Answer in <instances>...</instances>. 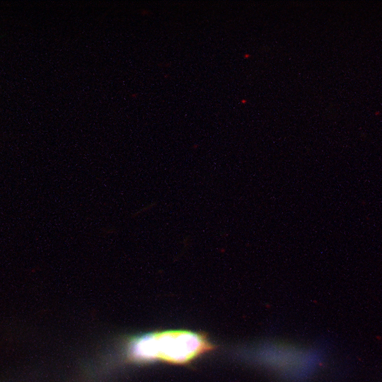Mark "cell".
<instances>
[{
    "mask_svg": "<svg viewBox=\"0 0 382 382\" xmlns=\"http://www.w3.org/2000/svg\"><path fill=\"white\" fill-rule=\"evenodd\" d=\"M205 334L187 330H154L125 340L124 358L135 364L185 365L215 349Z\"/></svg>",
    "mask_w": 382,
    "mask_h": 382,
    "instance_id": "6da1fadb",
    "label": "cell"
}]
</instances>
